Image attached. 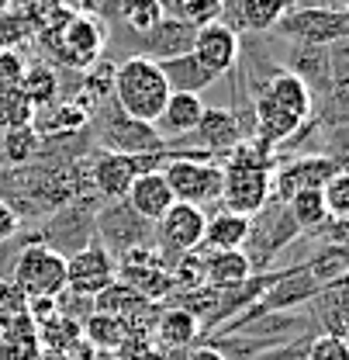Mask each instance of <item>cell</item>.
<instances>
[{
	"instance_id": "9a60e30c",
	"label": "cell",
	"mask_w": 349,
	"mask_h": 360,
	"mask_svg": "<svg viewBox=\"0 0 349 360\" xmlns=\"http://www.w3.org/2000/svg\"><path fill=\"white\" fill-rule=\"evenodd\" d=\"M204 101H201V94H183V90H173L170 97H166V104H163V111H159V118H156V135L163 139V135H190L197 129V122H201V115H204Z\"/></svg>"
},
{
	"instance_id": "d6986e66",
	"label": "cell",
	"mask_w": 349,
	"mask_h": 360,
	"mask_svg": "<svg viewBox=\"0 0 349 360\" xmlns=\"http://www.w3.org/2000/svg\"><path fill=\"white\" fill-rule=\"evenodd\" d=\"M249 277V257L242 250H204L201 281L215 288H235Z\"/></svg>"
},
{
	"instance_id": "f1b7e54d",
	"label": "cell",
	"mask_w": 349,
	"mask_h": 360,
	"mask_svg": "<svg viewBox=\"0 0 349 360\" xmlns=\"http://www.w3.org/2000/svg\"><path fill=\"white\" fill-rule=\"evenodd\" d=\"M294 0H239V18L253 32H270L280 25V18L291 11Z\"/></svg>"
},
{
	"instance_id": "cb8c5ba5",
	"label": "cell",
	"mask_w": 349,
	"mask_h": 360,
	"mask_svg": "<svg viewBox=\"0 0 349 360\" xmlns=\"http://www.w3.org/2000/svg\"><path fill=\"white\" fill-rule=\"evenodd\" d=\"M80 336H84V343L93 347V350H118L125 340H129V326H125V319H118V315H107V312H90L87 322L80 326Z\"/></svg>"
},
{
	"instance_id": "7402d4cb",
	"label": "cell",
	"mask_w": 349,
	"mask_h": 360,
	"mask_svg": "<svg viewBox=\"0 0 349 360\" xmlns=\"http://www.w3.org/2000/svg\"><path fill=\"white\" fill-rule=\"evenodd\" d=\"M159 70H163V77H166L170 90H183V94H201L204 87H211V84L218 80V77H211V73H208L190 52L173 56V59H163Z\"/></svg>"
},
{
	"instance_id": "f546056e",
	"label": "cell",
	"mask_w": 349,
	"mask_h": 360,
	"mask_svg": "<svg viewBox=\"0 0 349 360\" xmlns=\"http://www.w3.org/2000/svg\"><path fill=\"white\" fill-rule=\"evenodd\" d=\"M287 215L298 229H318V225L329 222V212H325V201H322V187H311V191H298L287 198Z\"/></svg>"
},
{
	"instance_id": "5b68a950",
	"label": "cell",
	"mask_w": 349,
	"mask_h": 360,
	"mask_svg": "<svg viewBox=\"0 0 349 360\" xmlns=\"http://www.w3.org/2000/svg\"><path fill=\"white\" fill-rule=\"evenodd\" d=\"M225 180H221V205L225 212H235V215H246V219H256L266 201L273 198V174L270 170H232V167H221Z\"/></svg>"
},
{
	"instance_id": "7c38bea8",
	"label": "cell",
	"mask_w": 349,
	"mask_h": 360,
	"mask_svg": "<svg viewBox=\"0 0 349 360\" xmlns=\"http://www.w3.org/2000/svg\"><path fill=\"white\" fill-rule=\"evenodd\" d=\"M129 288H135L145 302H156V298H166L173 291V277L163 264H156V253H149L145 246H131L121 260V277Z\"/></svg>"
},
{
	"instance_id": "8992f818",
	"label": "cell",
	"mask_w": 349,
	"mask_h": 360,
	"mask_svg": "<svg viewBox=\"0 0 349 360\" xmlns=\"http://www.w3.org/2000/svg\"><path fill=\"white\" fill-rule=\"evenodd\" d=\"M111 281H118V264L100 243H90L66 260V288L80 298L100 295Z\"/></svg>"
},
{
	"instance_id": "ee69618b",
	"label": "cell",
	"mask_w": 349,
	"mask_h": 360,
	"mask_svg": "<svg viewBox=\"0 0 349 360\" xmlns=\"http://www.w3.org/2000/svg\"><path fill=\"white\" fill-rule=\"evenodd\" d=\"M173 4H180V0H173ZM163 7H166V0H163Z\"/></svg>"
},
{
	"instance_id": "9c48e42d",
	"label": "cell",
	"mask_w": 349,
	"mask_h": 360,
	"mask_svg": "<svg viewBox=\"0 0 349 360\" xmlns=\"http://www.w3.org/2000/svg\"><path fill=\"white\" fill-rule=\"evenodd\" d=\"M97 111H100V142L107 146V153H152L163 146V139L156 135L152 125H142L129 115H121L114 101H104Z\"/></svg>"
},
{
	"instance_id": "44dd1931",
	"label": "cell",
	"mask_w": 349,
	"mask_h": 360,
	"mask_svg": "<svg viewBox=\"0 0 349 360\" xmlns=\"http://www.w3.org/2000/svg\"><path fill=\"white\" fill-rule=\"evenodd\" d=\"M253 236V219L235 215V212H218L204 225V250H242V243Z\"/></svg>"
},
{
	"instance_id": "74e56055",
	"label": "cell",
	"mask_w": 349,
	"mask_h": 360,
	"mask_svg": "<svg viewBox=\"0 0 349 360\" xmlns=\"http://www.w3.org/2000/svg\"><path fill=\"white\" fill-rule=\"evenodd\" d=\"M0 309L11 315H25L28 312V298L21 295V288L7 277V281H0Z\"/></svg>"
},
{
	"instance_id": "ac0fdd59",
	"label": "cell",
	"mask_w": 349,
	"mask_h": 360,
	"mask_svg": "<svg viewBox=\"0 0 349 360\" xmlns=\"http://www.w3.org/2000/svg\"><path fill=\"white\" fill-rule=\"evenodd\" d=\"M190 39H194V28L166 14L152 32H145V59L163 63V59L183 56V52H190Z\"/></svg>"
},
{
	"instance_id": "4316f807",
	"label": "cell",
	"mask_w": 349,
	"mask_h": 360,
	"mask_svg": "<svg viewBox=\"0 0 349 360\" xmlns=\"http://www.w3.org/2000/svg\"><path fill=\"white\" fill-rule=\"evenodd\" d=\"M18 90L25 94V101L32 104V111H42V108L52 104V101H59V80H55V73H52L45 63L28 66V70L21 73Z\"/></svg>"
},
{
	"instance_id": "83f0119b",
	"label": "cell",
	"mask_w": 349,
	"mask_h": 360,
	"mask_svg": "<svg viewBox=\"0 0 349 360\" xmlns=\"http://www.w3.org/2000/svg\"><path fill=\"white\" fill-rule=\"evenodd\" d=\"M221 167H232V170H270L273 167V146L266 139H260V135L239 139L225 153V163Z\"/></svg>"
},
{
	"instance_id": "2e32d148",
	"label": "cell",
	"mask_w": 349,
	"mask_h": 360,
	"mask_svg": "<svg viewBox=\"0 0 349 360\" xmlns=\"http://www.w3.org/2000/svg\"><path fill=\"white\" fill-rule=\"evenodd\" d=\"M90 122V111L77 101H52L48 108L32 115V129L39 139H62V135L80 132Z\"/></svg>"
},
{
	"instance_id": "5bb4252c",
	"label": "cell",
	"mask_w": 349,
	"mask_h": 360,
	"mask_svg": "<svg viewBox=\"0 0 349 360\" xmlns=\"http://www.w3.org/2000/svg\"><path fill=\"white\" fill-rule=\"evenodd\" d=\"M125 201H129V208L138 215V219H145V222H159V219L170 212V205H173L176 198H173L170 184L163 180L159 170H145V174H138V177L131 180Z\"/></svg>"
},
{
	"instance_id": "484cf974",
	"label": "cell",
	"mask_w": 349,
	"mask_h": 360,
	"mask_svg": "<svg viewBox=\"0 0 349 360\" xmlns=\"http://www.w3.org/2000/svg\"><path fill=\"white\" fill-rule=\"evenodd\" d=\"M253 111H256V135L266 139L270 146H280L284 139H291V135L301 129L298 118H291L287 111H280L277 104H270L263 94L256 97V108H253Z\"/></svg>"
},
{
	"instance_id": "ba28073f",
	"label": "cell",
	"mask_w": 349,
	"mask_h": 360,
	"mask_svg": "<svg viewBox=\"0 0 349 360\" xmlns=\"http://www.w3.org/2000/svg\"><path fill=\"white\" fill-rule=\"evenodd\" d=\"M152 163L159 167V156L152 153H100L93 160V187L111 201H125L131 180L152 170Z\"/></svg>"
},
{
	"instance_id": "f35d334b",
	"label": "cell",
	"mask_w": 349,
	"mask_h": 360,
	"mask_svg": "<svg viewBox=\"0 0 349 360\" xmlns=\"http://www.w3.org/2000/svg\"><path fill=\"white\" fill-rule=\"evenodd\" d=\"M18 225H21V222H18V212H14V208L0 198V243L14 239V236H18Z\"/></svg>"
},
{
	"instance_id": "3957f363",
	"label": "cell",
	"mask_w": 349,
	"mask_h": 360,
	"mask_svg": "<svg viewBox=\"0 0 349 360\" xmlns=\"http://www.w3.org/2000/svg\"><path fill=\"white\" fill-rule=\"evenodd\" d=\"M11 281L21 288V295L32 298H59L66 291V257L55 253L52 246H25L14 260Z\"/></svg>"
},
{
	"instance_id": "30bf717a",
	"label": "cell",
	"mask_w": 349,
	"mask_h": 360,
	"mask_svg": "<svg viewBox=\"0 0 349 360\" xmlns=\"http://www.w3.org/2000/svg\"><path fill=\"white\" fill-rule=\"evenodd\" d=\"M204 225H208V215L204 208L197 205H183V201H173L170 212L156 222V236H159V246L173 257H183V253H197V246L204 243Z\"/></svg>"
},
{
	"instance_id": "836d02e7",
	"label": "cell",
	"mask_w": 349,
	"mask_h": 360,
	"mask_svg": "<svg viewBox=\"0 0 349 360\" xmlns=\"http://www.w3.org/2000/svg\"><path fill=\"white\" fill-rule=\"evenodd\" d=\"M221 7H225V0H180V4H176L180 21H183V25H190V28H201V25L218 21Z\"/></svg>"
},
{
	"instance_id": "60d3db41",
	"label": "cell",
	"mask_w": 349,
	"mask_h": 360,
	"mask_svg": "<svg viewBox=\"0 0 349 360\" xmlns=\"http://www.w3.org/2000/svg\"><path fill=\"white\" fill-rule=\"evenodd\" d=\"M11 319H14V315H11V312H4V309H0V340H4V333H7Z\"/></svg>"
},
{
	"instance_id": "277c9868",
	"label": "cell",
	"mask_w": 349,
	"mask_h": 360,
	"mask_svg": "<svg viewBox=\"0 0 349 360\" xmlns=\"http://www.w3.org/2000/svg\"><path fill=\"white\" fill-rule=\"evenodd\" d=\"M163 180L170 184L176 201L183 205H208V201H218L221 198V180L225 170L215 160H197V156H173L163 163Z\"/></svg>"
},
{
	"instance_id": "4dcf8cb0",
	"label": "cell",
	"mask_w": 349,
	"mask_h": 360,
	"mask_svg": "<svg viewBox=\"0 0 349 360\" xmlns=\"http://www.w3.org/2000/svg\"><path fill=\"white\" fill-rule=\"evenodd\" d=\"M39 142L42 139L35 135L32 125H14V129H4V135H0V153L11 167H25L39 153Z\"/></svg>"
},
{
	"instance_id": "e575fe53",
	"label": "cell",
	"mask_w": 349,
	"mask_h": 360,
	"mask_svg": "<svg viewBox=\"0 0 349 360\" xmlns=\"http://www.w3.org/2000/svg\"><path fill=\"white\" fill-rule=\"evenodd\" d=\"M305 360H349V347L339 333H322L311 340Z\"/></svg>"
},
{
	"instance_id": "d6a6232c",
	"label": "cell",
	"mask_w": 349,
	"mask_h": 360,
	"mask_svg": "<svg viewBox=\"0 0 349 360\" xmlns=\"http://www.w3.org/2000/svg\"><path fill=\"white\" fill-rule=\"evenodd\" d=\"M322 201H325L329 219L346 222V219H349V174H346V170H339L336 177L322 187Z\"/></svg>"
},
{
	"instance_id": "d590c367",
	"label": "cell",
	"mask_w": 349,
	"mask_h": 360,
	"mask_svg": "<svg viewBox=\"0 0 349 360\" xmlns=\"http://www.w3.org/2000/svg\"><path fill=\"white\" fill-rule=\"evenodd\" d=\"M114 360H163V354L156 350L152 336H135L131 333L129 340L114 350Z\"/></svg>"
},
{
	"instance_id": "1f68e13d",
	"label": "cell",
	"mask_w": 349,
	"mask_h": 360,
	"mask_svg": "<svg viewBox=\"0 0 349 360\" xmlns=\"http://www.w3.org/2000/svg\"><path fill=\"white\" fill-rule=\"evenodd\" d=\"M163 18H166L163 0H125L121 4V21L129 25V32H135V35L152 32Z\"/></svg>"
},
{
	"instance_id": "52a82bcc",
	"label": "cell",
	"mask_w": 349,
	"mask_h": 360,
	"mask_svg": "<svg viewBox=\"0 0 349 360\" xmlns=\"http://www.w3.org/2000/svg\"><path fill=\"white\" fill-rule=\"evenodd\" d=\"M284 32L301 39L308 45H332L349 35V14L343 7H305V11H287L280 18Z\"/></svg>"
},
{
	"instance_id": "d4e9b609",
	"label": "cell",
	"mask_w": 349,
	"mask_h": 360,
	"mask_svg": "<svg viewBox=\"0 0 349 360\" xmlns=\"http://www.w3.org/2000/svg\"><path fill=\"white\" fill-rule=\"evenodd\" d=\"M42 354L39 347V333H35V322L25 315H14L4 340H0V360H35Z\"/></svg>"
},
{
	"instance_id": "ab89813d",
	"label": "cell",
	"mask_w": 349,
	"mask_h": 360,
	"mask_svg": "<svg viewBox=\"0 0 349 360\" xmlns=\"http://www.w3.org/2000/svg\"><path fill=\"white\" fill-rule=\"evenodd\" d=\"M187 360H225L218 350H211V347H204V350H194V354H187Z\"/></svg>"
},
{
	"instance_id": "b9f144b4",
	"label": "cell",
	"mask_w": 349,
	"mask_h": 360,
	"mask_svg": "<svg viewBox=\"0 0 349 360\" xmlns=\"http://www.w3.org/2000/svg\"><path fill=\"white\" fill-rule=\"evenodd\" d=\"M35 360H66V357H62V354H52V350H42Z\"/></svg>"
},
{
	"instance_id": "6da1fadb",
	"label": "cell",
	"mask_w": 349,
	"mask_h": 360,
	"mask_svg": "<svg viewBox=\"0 0 349 360\" xmlns=\"http://www.w3.org/2000/svg\"><path fill=\"white\" fill-rule=\"evenodd\" d=\"M173 90L166 84L159 63L145 56H129L125 63L114 66V84H111V101L121 115H129L142 125H156L166 97Z\"/></svg>"
},
{
	"instance_id": "7a4b0ae2",
	"label": "cell",
	"mask_w": 349,
	"mask_h": 360,
	"mask_svg": "<svg viewBox=\"0 0 349 360\" xmlns=\"http://www.w3.org/2000/svg\"><path fill=\"white\" fill-rule=\"evenodd\" d=\"M45 45L73 70H87L104 56V42H107V25L93 14H70L59 11L55 18H48L42 25Z\"/></svg>"
},
{
	"instance_id": "7bdbcfd3",
	"label": "cell",
	"mask_w": 349,
	"mask_h": 360,
	"mask_svg": "<svg viewBox=\"0 0 349 360\" xmlns=\"http://www.w3.org/2000/svg\"><path fill=\"white\" fill-rule=\"evenodd\" d=\"M7 7H11V0H0V14H4V11H7Z\"/></svg>"
},
{
	"instance_id": "e0dca14e",
	"label": "cell",
	"mask_w": 349,
	"mask_h": 360,
	"mask_svg": "<svg viewBox=\"0 0 349 360\" xmlns=\"http://www.w3.org/2000/svg\"><path fill=\"white\" fill-rule=\"evenodd\" d=\"M194 135H197V142H201L208 153H221V156H225L239 139H246L239 118H235L228 108H204V115H201Z\"/></svg>"
},
{
	"instance_id": "8fae6325",
	"label": "cell",
	"mask_w": 349,
	"mask_h": 360,
	"mask_svg": "<svg viewBox=\"0 0 349 360\" xmlns=\"http://www.w3.org/2000/svg\"><path fill=\"white\" fill-rule=\"evenodd\" d=\"M190 56H194L211 77L228 73V70L235 66V59H239V35H235V28H228L225 21H211V25L194 28Z\"/></svg>"
},
{
	"instance_id": "603a6c76",
	"label": "cell",
	"mask_w": 349,
	"mask_h": 360,
	"mask_svg": "<svg viewBox=\"0 0 349 360\" xmlns=\"http://www.w3.org/2000/svg\"><path fill=\"white\" fill-rule=\"evenodd\" d=\"M197 336V315L187 309H166L163 315H156L152 326V343L166 347V350H180L187 343H194Z\"/></svg>"
},
{
	"instance_id": "4fadbf2b",
	"label": "cell",
	"mask_w": 349,
	"mask_h": 360,
	"mask_svg": "<svg viewBox=\"0 0 349 360\" xmlns=\"http://www.w3.org/2000/svg\"><path fill=\"white\" fill-rule=\"evenodd\" d=\"M343 170L339 160L332 156H301L294 163H287L277 177H273V194H280L284 201L298 191H311V187H325L329 180Z\"/></svg>"
},
{
	"instance_id": "ffe728a7",
	"label": "cell",
	"mask_w": 349,
	"mask_h": 360,
	"mask_svg": "<svg viewBox=\"0 0 349 360\" xmlns=\"http://www.w3.org/2000/svg\"><path fill=\"white\" fill-rule=\"evenodd\" d=\"M263 97L270 104H277L280 111H287L291 118H298V122H305L311 115V90H308V84L298 73H277L263 87Z\"/></svg>"
},
{
	"instance_id": "8d00e7d4",
	"label": "cell",
	"mask_w": 349,
	"mask_h": 360,
	"mask_svg": "<svg viewBox=\"0 0 349 360\" xmlns=\"http://www.w3.org/2000/svg\"><path fill=\"white\" fill-rule=\"evenodd\" d=\"M28 35V25H25V18H18V14H0V52H14L18 42Z\"/></svg>"
}]
</instances>
